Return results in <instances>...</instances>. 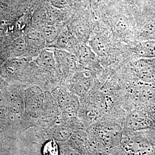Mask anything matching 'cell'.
I'll return each instance as SVG.
<instances>
[{
	"label": "cell",
	"instance_id": "cell-1",
	"mask_svg": "<svg viewBox=\"0 0 155 155\" xmlns=\"http://www.w3.org/2000/svg\"><path fill=\"white\" fill-rule=\"evenodd\" d=\"M89 47L99 56H105L107 53V45L104 40L97 35H92L89 40Z\"/></svg>",
	"mask_w": 155,
	"mask_h": 155
},
{
	"label": "cell",
	"instance_id": "cell-2",
	"mask_svg": "<svg viewBox=\"0 0 155 155\" xmlns=\"http://www.w3.org/2000/svg\"><path fill=\"white\" fill-rule=\"evenodd\" d=\"M136 51L141 58H155V40H145L140 42L136 47Z\"/></svg>",
	"mask_w": 155,
	"mask_h": 155
},
{
	"label": "cell",
	"instance_id": "cell-3",
	"mask_svg": "<svg viewBox=\"0 0 155 155\" xmlns=\"http://www.w3.org/2000/svg\"><path fill=\"white\" fill-rule=\"evenodd\" d=\"M139 78L148 83L155 82V65L151 64H141L137 69Z\"/></svg>",
	"mask_w": 155,
	"mask_h": 155
},
{
	"label": "cell",
	"instance_id": "cell-4",
	"mask_svg": "<svg viewBox=\"0 0 155 155\" xmlns=\"http://www.w3.org/2000/svg\"><path fill=\"white\" fill-rule=\"evenodd\" d=\"M79 58L83 64L89 65L95 61L96 54L89 45L82 44L79 48Z\"/></svg>",
	"mask_w": 155,
	"mask_h": 155
},
{
	"label": "cell",
	"instance_id": "cell-5",
	"mask_svg": "<svg viewBox=\"0 0 155 155\" xmlns=\"http://www.w3.org/2000/svg\"><path fill=\"white\" fill-rule=\"evenodd\" d=\"M140 36L143 39V41L155 40V23H149L145 25L141 30Z\"/></svg>",
	"mask_w": 155,
	"mask_h": 155
},
{
	"label": "cell",
	"instance_id": "cell-6",
	"mask_svg": "<svg viewBox=\"0 0 155 155\" xmlns=\"http://www.w3.org/2000/svg\"><path fill=\"white\" fill-rule=\"evenodd\" d=\"M44 155H58V146L54 141H50L45 145L43 149Z\"/></svg>",
	"mask_w": 155,
	"mask_h": 155
},
{
	"label": "cell",
	"instance_id": "cell-7",
	"mask_svg": "<svg viewBox=\"0 0 155 155\" xmlns=\"http://www.w3.org/2000/svg\"><path fill=\"white\" fill-rule=\"evenodd\" d=\"M47 36L48 37V39L50 40L51 41L53 39L55 38L56 36V31L55 29H53V28H48L47 31Z\"/></svg>",
	"mask_w": 155,
	"mask_h": 155
}]
</instances>
